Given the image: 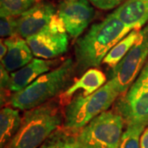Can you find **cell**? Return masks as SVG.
<instances>
[{
  "mask_svg": "<svg viewBox=\"0 0 148 148\" xmlns=\"http://www.w3.org/2000/svg\"><path fill=\"white\" fill-rule=\"evenodd\" d=\"M148 59V22L140 29L138 39L125 57L112 69L110 78L116 80L122 94L132 85Z\"/></svg>",
  "mask_w": 148,
  "mask_h": 148,
  "instance_id": "obj_8",
  "label": "cell"
},
{
  "mask_svg": "<svg viewBox=\"0 0 148 148\" xmlns=\"http://www.w3.org/2000/svg\"><path fill=\"white\" fill-rule=\"evenodd\" d=\"M39 148H77L76 133L59 128Z\"/></svg>",
  "mask_w": 148,
  "mask_h": 148,
  "instance_id": "obj_17",
  "label": "cell"
},
{
  "mask_svg": "<svg viewBox=\"0 0 148 148\" xmlns=\"http://www.w3.org/2000/svg\"><path fill=\"white\" fill-rule=\"evenodd\" d=\"M107 82L105 73L96 68L88 69L85 73L70 86L64 92L65 97H70L78 90H83V95H87L95 92Z\"/></svg>",
  "mask_w": 148,
  "mask_h": 148,
  "instance_id": "obj_14",
  "label": "cell"
},
{
  "mask_svg": "<svg viewBox=\"0 0 148 148\" xmlns=\"http://www.w3.org/2000/svg\"><path fill=\"white\" fill-rule=\"evenodd\" d=\"M69 36L57 12L47 27L27 39V41L36 58L55 59L67 52Z\"/></svg>",
  "mask_w": 148,
  "mask_h": 148,
  "instance_id": "obj_7",
  "label": "cell"
},
{
  "mask_svg": "<svg viewBox=\"0 0 148 148\" xmlns=\"http://www.w3.org/2000/svg\"><path fill=\"white\" fill-rule=\"evenodd\" d=\"M141 148H148V126L144 129L140 140Z\"/></svg>",
  "mask_w": 148,
  "mask_h": 148,
  "instance_id": "obj_23",
  "label": "cell"
},
{
  "mask_svg": "<svg viewBox=\"0 0 148 148\" xmlns=\"http://www.w3.org/2000/svg\"><path fill=\"white\" fill-rule=\"evenodd\" d=\"M75 70L71 58H67L52 70L44 73L26 88L12 93L9 105L17 110L27 111L53 101L69 87V82Z\"/></svg>",
  "mask_w": 148,
  "mask_h": 148,
  "instance_id": "obj_2",
  "label": "cell"
},
{
  "mask_svg": "<svg viewBox=\"0 0 148 148\" xmlns=\"http://www.w3.org/2000/svg\"><path fill=\"white\" fill-rule=\"evenodd\" d=\"M91 4L101 10H111L118 8L127 0H89Z\"/></svg>",
  "mask_w": 148,
  "mask_h": 148,
  "instance_id": "obj_21",
  "label": "cell"
},
{
  "mask_svg": "<svg viewBox=\"0 0 148 148\" xmlns=\"http://www.w3.org/2000/svg\"><path fill=\"white\" fill-rule=\"evenodd\" d=\"M145 126L141 124H127L123 132L119 148H141L140 140Z\"/></svg>",
  "mask_w": 148,
  "mask_h": 148,
  "instance_id": "obj_19",
  "label": "cell"
},
{
  "mask_svg": "<svg viewBox=\"0 0 148 148\" xmlns=\"http://www.w3.org/2000/svg\"><path fill=\"white\" fill-rule=\"evenodd\" d=\"M132 29L113 12L104 20L93 24L87 32L77 38L75 58L77 68L88 70L97 68L112 48L127 36Z\"/></svg>",
  "mask_w": 148,
  "mask_h": 148,
  "instance_id": "obj_1",
  "label": "cell"
},
{
  "mask_svg": "<svg viewBox=\"0 0 148 148\" xmlns=\"http://www.w3.org/2000/svg\"><path fill=\"white\" fill-rule=\"evenodd\" d=\"M58 60L33 58L30 63L10 73L8 90L11 93H16L26 88L39 77L54 69Z\"/></svg>",
  "mask_w": 148,
  "mask_h": 148,
  "instance_id": "obj_11",
  "label": "cell"
},
{
  "mask_svg": "<svg viewBox=\"0 0 148 148\" xmlns=\"http://www.w3.org/2000/svg\"><path fill=\"white\" fill-rule=\"evenodd\" d=\"M8 46V52L1 59V64L9 73L21 69L34 58V54L26 39L19 36L3 40Z\"/></svg>",
  "mask_w": 148,
  "mask_h": 148,
  "instance_id": "obj_12",
  "label": "cell"
},
{
  "mask_svg": "<svg viewBox=\"0 0 148 148\" xmlns=\"http://www.w3.org/2000/svg\"><path fill=\"white\" fill-rule=\"evenodd\" d=\"M124 124L114 110L105 111L76 133L77 148H119Z\"/></svg>",
  "mask_w": 148,
  "mask_h": 148,
  "instance_id": "obj_5",
  "label": "cell"
},
{
  "mask_svg": "<svg viewBox=\"0 0 148 148\" xmlns=\"http://www.w3.org/2000/svg\"><path fill=\"white\" fill-rule=\"evenodd\" d=\"M57 12L69 36L74 39L79 38L95 16V10L88 0L63 1Z\"/></svg>",
  "mask_w": 148,
  "mask_h": 148,
  "instance_id": "obj_9",
  "label": "cell"
},
{
  "mask_svg": "<svg viewBox=\"0 0 148 148\" xmlns=\"http://www.w3.org/2000/svg\"><path fill=\"white\" fill-rule=\"evenodd\" d=\"M63 123L54 101L25 111L19 130L4 148H39Z\"/></svg>",
  "mask_w": 148,
  "mask_h": 148,
  "instance_id": "obj_3",
  "label": "cell"
},
{
  "mask_svg": "<svg viewBox=\"0 0 148 148\" xmlns=\"http://www.w3.org/2000/svg\"><path fill=\"white\" fill-rule=\"evenodd\" d=\"M7 52H8V46L6 45L4 41L1 40V44H0V58L1 59L4 58Z\"/></svg>",
  "mask_w": 148,
  "mask_h": 148,
  "instance_id": "obj_24",
  "label": "cell"
},
{
  "mask_svg": "<svg viewBox=\"0 0 148 148\" xmlns=\"http://www.w3.org/2000/svg\"><path fill=\"white\" fill-rule=\"evenodd\" d=\"M21 117L17 109L12 106L2 108L0 112V148H4L12 140L21 123Z\"/></svg>",
  "mask_w": 148,
  "mask_h": 148,
  "instance_id": "obj_15",
  "label": "cell"
},
{
  "mask_svg": "<svg viewBox=\"0 0 148 148\" xmlns=\"http://www.w3.org/2000/svg\"><path fill=\"white\" fill-rule=\"evenodd\" d=\"M0 71H1V76H0V80H1V93L3 91V93H5L6 90H8L9 87V82H10V73L8 72L6 69L1 64L0 66Z\"/></svg>",
  "mask_w": 148,
  "mask_h": 148,
  "instance_id": "obj_22",
  "label": "cell"
},
{
  "mask_svg": "<svg viewBox=\"0 0 148 148\" xmlns=\"http://www.w3.org/2000/svg\"><path fill=\"white\" fill-rule=\"evenodd\" d=\"M57 15V10L52 3L40 1L29 10L17 16V35L23 39L35 36L50 23Z\"/></svg>",
  "mask_w": 148,
  "mask_h": 148,
  "instance_id": "obj_10",
  "label": "cell"
},
{
  "mask_svg": "<svg viewBox=\"0 0 148 148\" xmlns=\"http://www.w3.org/2000/svg\"><path fill=\"white\" fill-rule=\"evenodd\" d=\"M140 30L132 29L127 36L123 37L109 51L103 60V64L108 65L111 69L114 68L128 53L130 49L136 42Z\"/></svg>",
  "mask_w": 148,
  "mask_h": 148,
  "instance_id": "obj_16",
  "label": "cell"
},
{
  "mask_svg": "<svg viewBox=\"0 0 148 148\" xmlns=\"http://www.w3.org/2000/svg\"><path fill=\"white\" fill-rule=\"evenodd\" d=\"M125 124L148 126V59L132 85L114 104Z\"/></svg>",
  "mask_w": 148,
  "mask_h": 148,
  "instance_id": "obj_6",
  "label": "cell"
},
{
  "mask_svg": "<svg viewBox=\"0 0 148 148\" xmlns=\"http://www.w3.org/2000/svg\"><path fill=\"white\" fill-rule=\"evenodd\" d=\"M114 13L132 30H140L148 22V0H127Z\"/></svg>",
  "mask_w": 148,
  "mask_h": 148,
  "instance_id": "obj_13",
  "label": "cell"
},
{
  "mask_svg": "<svg viewBox=\"0 0 148 148\" xmlns=\"http://www.w3.org/2000/svg\"><path fill=\"white\" fill-rule=\"evenodd\" d=\"M64 1H73V0H64Z\"/></svg>",
  "mask_w": 148,
  "mask_h": 148,
  "instance_id": "obj_25",
  "label": "cell"
},
{
  "mask_svg": "<svg viewBox=\"0 0 148 148\" xmlns=\"http://www.w3.org/2000/svg\"><path fill=\"white\" fill-rule=\"evenodd\" d=\"M40 0H0L1 15L18 16L29 10Z\"/></svg>",
  "mask_w": 148,
  "mask_h": 148,
  "instance_id": "obj_18",
  "label": "cell"
},
{
  "mask_svg": "<svg viewBox=\"0 0 148 148\" xmlns=\"http://www.w3.org/2000/svg\"><path fill=\"white\" fill-rule=\"evenodd\" d=\"M17 16L1 15L0 19V36L2 39H8L17 35Z\"/></svg>",
  "mask_w": 148,
  "mask_h": 148,
  "instance_id": "obj_20",
  "label": "cell"
},
{
  "mask_svg": "<svg viewBox=\"0 0 148 148\" xmlns=\"http://www.w3.org/2000/svg\"><path fill=\"white\" fill-rule=\"evenodd\" d=\"M120 95L121 90L116 80L110 78L90 95L75 96L65 107L64 128L77 133L95 117L109 110Z\"/></svg>",
  "mask_w": 148,
  "mask_h": 148,
  "instance_id": "obj_4",
  "label": "cell"
}]
</instances>
